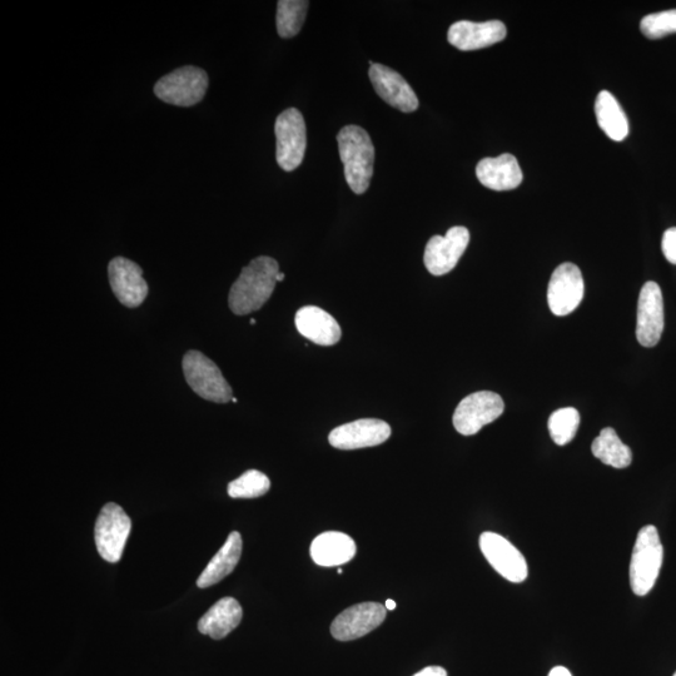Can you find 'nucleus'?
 Wrapping results in <instances>:
<instances>
[{
	"label": "nucleus",
	"instance_id": "5",
	"mask_svg": "<svg viewBox=\"0 0 676 676\" xmlns=\"http://www.w3.org/2000/svg\"><path fill=\"white\" fill-rule=\"evenodd\" d=\"M208 76L201 68L186 66L162 77L154 93L164 103L177 107H192L206 96Z\"/></svg>",
	"mask_w": 676,
	"mask_h": 676
},
{
	"label": "nucleus",
	"instance_id": "28",
	"mask_svg": "<svg viewBox=\"0 0 676 676\" xmlns=\"http://www.w3.org/2000/svg\"><path fill=\"white\" fill-rule=\"evenodd\" d=\"M641 32L646 38L659 39L676 33V9L649 14L640 23Z\"/></svg>",
	"mask_w": 676,
	"mask_h": 676
},
{
	"label": "nucleus",
	"instance_id": "6",
	"mask_svg": "<svg viewBox=\"0 0 676 676\" xmlns=\"http://www.w3.org/2000/svg\"><path fill=\"white\" fill-rule=\"evenodd\" d=\"M276 159L283 171L301 166L307 147L306 123L296 108L286 109L276 119Z\"/></svg>",
	"mask_w": 676,
	"mask_h": 676
},
{
	"label": "nucleus",
	"instance_id": "16",
	"mask_svg": "<svg viewBox=\"0 0 676 676\" xmlns=\"http://www.w3.org/2000/svg\"><path fill=\"white\" fill-rule=\"evenodd\" d=\"M369 76L376 93L391 107L404 113H412L419 108V98L414 89L394 69L375 63L370 67Z\"/></svg>",
	"mask_w": 676,
	"mask_h": 676
},
{
	"label": "nucleus",
	"instance_id": "7",
	"mask_svg": "<svg viewBox=\"0 0 676 676\" xmlns=\"http://www.w3.org/2000/svg\"><path fill=\"white\" fill-rule=\"evenodd\" d=\"M132 521L121 506L109 502L99 514L94 539L99 555L108 563H118L126 548Z\"/></svg>",
	"mask_w": 676,
	"mask_h": 676
},
{
	"label": "nucleus",
	"instance_id": "37",
	"mask_svg": "<svg viewBox=\"0 0 676 676\" xmlns=\"http://www.w3.org/2000/svg\"><path fill=\"white\" fill-rule=\"evenodd\" d=\"M674 676H676V673L674 674Z\"/></svg>",
	"mask_w": 676,
	"mask_h": 676
},
{
	"label": "nucleus",
	"instance_id": "21",
	"mask_svg": "<svg viewBox=\"0 0 676 676\" xmlns=\"http://www.w3.org/2000/svg\"><path fill=\"white\" fill-rule=\"evenodd\" d=\"M242 616V606L236 599L223 598L202 616L198 630L213 640H221L240 625Z\"/></svg>",
	"mask_w": 676,
	"mask_h": 676
},
{
	"label": "nucleus",
	"instance_id": "30",
	"mask_svg": "<svg viewBox=\"0 0 676 676\" xmlns=\"http://www.w3.org/2000/svg\"><path fill=\"white\" fill-rule=\"evenodd\" d=\"M414 676H447V673L441 666H427Z\"/></svg>",
	"mask_w": 676,
	"mask_h": 676
},
{
	"label": "nucleus",
	"instance_id": "33",
	"mask_svg": "<svg viewBox=\"0 0 676 676\" xmlns=\"http://www.w3.org/2000/svg\"><path fill=\"white\" fill-rule=\"evenodd\" d=\"M283 280H285V273L282 272L278 273L277 282H282Z\"/></svg>",
	"mask_w": 676,
	"mask_h": 676
},
{
	"label": "nucleus",
	"instance_id": "35",
	"mask_svg": "<svg viewBox=\"0 0 676 676\" xmlns=\"http://www.w3.org/2000/svg\"><path fill=\"white\" fill-rule=\"evenodd\" d=\"M232 402H235V404H237L238 400L236 399V397H233Z\"/></svg>",
	"mask_w": 676,
	"mask_h": 676
},
{
	"label": "nucleus",
	"instance_id": "3",
	"mask_svg": "<svg viewBox=\"0 0 676 676\" xmlns=\"http://www.w3.org/2000/svg\"><path fill=\"white\" fill-rule=\"evenodd\" d=\"M664 550L655 526H644L636 538L630 563V585L635 595L645 596L653 590L663 565Z\"/></svg>",
	"mask_w": 676,
	"mask_h": 676
},
{
	"label": "nucleus",
	"instance_id": "34",
	"mask_svg": "<svg viewBox=\"0 0 676 676\" xmlns=\"http://www.w3.org/2000/svg\"><path fill=\"white\" fill-rule=\"evenodd\" d=\"M251 325H256V320H255V318H252V320H251Z\"/></svg>",
	"mask_w": 676,
	"mask_h": 676
},
{
	"label": "nucleus",
	"instance_id": "27",
	"mask_svg": "<svg viewBox=\"0 0 676 676\" xmlns=\"http://www.w3.org/2000/svg\"><path fill=\"white\" fill-rule=\"evenodd\" d=\"M580 426V414L573 407L555 411L549 419V432L556 445L565 446L574 440Z\"/></svg>",
	"mask_w": 676,
	"mask_h": 676
},
{
	"label": "nucleus",
	"instance_id": "4",
	"mask_svg": "<svg viewBox=\"0 0 676 676\" xmlns=\"http://www.w3.org/2000/svg\"><path fill=\"white\" fill-rule=\"evenodd\" d=\"M182 366L187 384L202 399L216 404L232 401V387L222 375L220 367L202 352L188 351L183 357Z\"/></svg>",
	"mask_w": 676,
	"mask_h": 676
},
{
	"label": "nucleus",
	"instance_id": "8",
	"mask_svg": "<svg viewBox=\"0 0 676 676\" xmlns=\"http://www.w3.org/2000/svg\"><path fill=\"white\" fill-rule=\"evenodd\" d=\"M505 410L501 396L491 391H480L466 396L454 414V426L459 434L472 436L482 427L499 419Z\"/></svg>",
	"mask_w": 676,
	"mask_h": 676
},
{
	"label": "nucleus",
	"instance_id": "13",
	"mask_svg": "<svg viewBox=\"0 0 676 676\" xmlns=\"http://www.w3.org/2000/svg\"><path fill=\"white\" fill-rule=\"evenodd\" d=\"M386 606L379 603H362L342 611L331 625L333 638L351 641L362 638L384 623Z\"/></svg>",
	"mask_w": 676,
	"mask_h": 676
},
{
	"label": "nucleus",
	"instance_id": "10",
	"mask_svg": "<svg viewBox=\"0 0 676 676\" xmlns=\"http://www.w3.org/2000/svg\"><path fill=\"white\" fill-rule=\"evenodd\" d=\"M470 243V232L466 227L450 228L445 236H434L427 242L424 262L427 271L434 276H444L459 263Z\"/></svg>",
	"mask_w": 676,
	"mask_h": 676
},
{
	"label": "nucleus",
	"instance_id": "26",
	"mask_svg": "<svg viewBox=\"0 0 676 676\" xmlns=\"http://www.w3.org/2000/svg\"><path fill=\"white\" fill-rule=\"evenodd\" d=\"M271 481L258 470H248L228 484V495L232 499H256L270 491Z\"/></svg>",
	"mask_w": 676,
	"mask_h": 676
},
{
	"label": "nucleus",
	"instance_id": "29",
	"mask_svg": "<svg viewBox=\"0 0 676 676\" xmlns=\"http://www.w3.org/2000/svg\"><path fill=\"white\" fill-rule=\"evenodd\" d=\"M661 250H663L666 260L676 265V227L665 231Z\"/></svg>",
	"mask_w": 676,
	"mask_h": 676
},
{
	"label": "nucleus",
	"instance_id": "25",
	"mask_svg": "<svg viewBox=\"0 0 676 676\" xmlns=\"http://www.w3.org/2000/svg\"><path fill=\"white\" fill-rule=\"evenodd\" d=\"M308 6L305 0H280L277 3V32L281 38H293L300 33L306 21Z\"/></svg>",
	"mask_w": 676,
	"mask_h": 676
},
{
	"label": "nucleus",
	"instance_id": "1",
	"mask_svg": "<svg viewBox=\"0 0 676 676\" xmlns=\"http://www.w3.org/2000/svg\"><path fill=\"white\" fill-rule=\"evenodd\" d=\"M278 273V262L267 256L257 257L243 267L228 296L231 311L237 316H245L261 310L275 291Z\"/></svg>",
	"mask_w": 676,
	"mask_h": 676
},
{
	"label": "nucleus",
	"instance_id": "17",
	"mask_svg": "<svg viewBox=\"0 0 676 676\" xmlns=\"http://www.w3.org/2000/svg\"><path fill=\"white\" fill-rule=\"evenodd\" d=\"M505 24L500 21L475 23L460 21L452 24L447 33L451 46L469 52L494 46L506 37Z\"/></svg>",
	"mask_w": 676,
	"mask_h": 676
},
{
	"label": "nucleus",
	"instance_id": "31",
	"mask_svg": "<svg viewBox=\"0 0 676 676\" xmlns=\"http://www.w3.org/2000/svg\"><path fill=\"white\" fill-rule=\"evenodd\" d=\"M548 676H573V675H571L570 670L564 668V666H555V668L550 671Z\"/></svg>",
	"mask_w": 676,
	"mask_h": 676
},
{
	"label": "nucleus",
	"instance_id": "2",
	"mask_svg": "<svg viewBox=\"0 0 676 676\" xmlns=\"http://www.w3.org/2000/svg\"><path fill=\"white\" fill-rule=\"evenodd\" d=\"M337 143L347 185L356 195H364L369 190L375 163V147L369 133L359 126H346L337 134Z\"/></svg>",
	"mask_w": 676,
	"mask_h": 676
},
{
	"label": "nucleus",
	"instance_id": "24",
	"mask_svg": "<svg viewBox=\"0 0 676 676\" xmlns=\"http://www.w3.org/2000/svg\"><path fill=\"white\" fill-rule=\"evenodd\" d=\"M596 459L604 462L605 465L614 467V469H625L631 465L633 454L629 446H626L620 440L618 434L611 427H606L596 437L591 447Z\"/></svg>",
	"mask_w": 676,
	"mask_h": 676
},
{
	"label": "nucleus",
	"instance_id": "20",
	"mask_svg": "<svg viewBox=\"0 0 676 676\" xmlns=\"http://www.w3.org/2000/svg\"><path fill=\"white\" fill-rule=\"evenodd\" d=\"M357 548L354 539L338 531H327L318 535L311 545V558L323 568H333L350 563Z\"/></svg>",
	"mask_w": 676,
	"mask_h": 676
},
{
	"label": "nucleus",
	"instance_id": "11",
	"mask_svg": "<svg viewBox=\"0 0 676 676\" xmlns=\"http://www.w3.org/2000/svg\"><path fill=\"white\" fill-rule=\"evenodd\" d=\"M584 297V280L574 263H563L551 276L548 302L555 316L564 317L579 307Z\"/></svg>",
	"mask_w": 676,
	"mask_h": 676
},
{
	"label": "nucleus",
	"instance_id": "19",
	"mask_svg": "<svg viewBox=\"0 0 676 676\" xmlns=\"http://www.w3.org/2000/svg\"><path fill=\"white\" fill-rule=\"evenodd\" d=\"M297 331L307 340L320 346H333L340 342L342 332L330 313L316 306H305L297 311L295 317Z\"/></svg>",
	"mask_w": 676,
	"mask_h": 676
},
{
	"label": "nucleus",
	"instance_id": "23",
	"mask_svg": "<svg viewBox=\"0 0 676 676\" xmlns=\"http://www.w3.org/2000/svg\"><path fill=\"white\" fill-rule=\"evenodd\" d=\"M595 116L599 127L606 136L615 142L624 141L629 134V121L623 107L616 98L608 91L598 94L595 102Z\"/></svg>",
	"mask_w": 676,
	"mask_h": 676
},
{
	"label": "nucleus",
	"instance_id": "32",
	"mask_svg": "<svg viewBox=\"0 0 676 676\" xmlns=\"http://www.w3.org/2000/svg\"><path fill=\"white\" fill-rule=\"evenodd\" d=\"M385 606H386L387 610H395L397 604L395 603L394 600L389 599V600H386Z\"/></svg>",
	"mask_w": 676,
	"mask_h": 676
},
{
	"label": "nucleus",
	"instance_id": "14",
	"mask_svg": "<svg viewBox=\"0 0 676 676\" xmlns=\"http://www.w3.org/2000/svg\"><path fill=\"white\" fill-rule=\"evenodd\" d=\"M108 276L114 296L123 306L136 308L146 300L148 285L136 262L124 257L113 258L109 262Z\"/></svg>",
	"mask_w": 676,
	"mask_h": 676
},
{
	"label": "nucleus",
	"instance_id": "9",
	"mask_svg": "<svg viewBox=\"0 0 676 676\" xmlns=\"http://www.w3.org/2000/svg\"><path fill=\"white\" fill-rule=\"evenodd\" d=\"M480 549L502 578L515 584L528 578L529 568L524 555L504 536L487 531L480 536Z\"/></svg>",
	"mask_w": 676,
	"mask_h": 676
},
{
	"label": "nucleus",
	"instance_id": "22",
	"mask_svg": "<svg viewBox=\"0 0 676 676\" xmlns=\"http://www.w3.org/2000/svg\"><path fill=\"white\" fill-rule=\"evenodd\" d=\"M242 555V536L237 531L228 536L225 545L213 556L210 564L203 570L200 578L197 580V586L201 589L210 588V586L220 583L226 576L230 575L236 569L238 561Z\"/></svg>",
	"mask_w": 676,
	"mask_h": 676
},
{
	"label": "nucleus",
	"instance_id": "18",
	"mask_svg": "<svg viewBox=\"0 0 676 676\" xmlns=\"http://www.w3.org/2000/svg\"><path fill=\"white\" fill-rule=\"evenodd\" d=\"M476 176L482 186L492 191L515 190L524 178L518 159L510 153L482 159L477 164Z\"/></svg>",
	"mask_w": 676,
	"mask_h": 676
},
{
	"label": "nucleus",
	"instance_id": "36",
	"mask_svg": "<svg viewBox=\"0 0 676 676\" xmlns=\"http://www.w3.org/2000/svg\"><path fill=\"white\" fill-rule=\"evenodd\" d=\"M342 573H344V571H342V569H338V574L342 575Z\"/></svg>",
	"mask_w": 676,
	"mask_h": 676
},
{
	"label": "nucleus",
	"instance_id": "12",
	"mask_svg": "<svg viewBox=\"0 0 676 676\" xmlns=\"http://www.w3.org/2000/svg\"><path fill=\"white\" fill-rule=\"evenodd\" d=\"M664 331V301L658 283L646 282L638 302L636 338L644 347L658 345Z\"/></svg>",
	"mask_w": 676,
	"mask_h": 676
},
{
	"label": "nucleus",
	"instance_id": "15",
	"mask_svg": "<svg viewBox=\"0 0 676 676\" xmlns=\"http://www.w3.org/2000/svg\"><path fill=\"white\" fill-rule=\"evenodd\" d=\"M390 436L391 427L387 422L362 419L336 427L328 441L338 450H359L384 444Z\"/></svg>",
	"mask_w": 676,
	"mask_h": 676
}]
</instances>
